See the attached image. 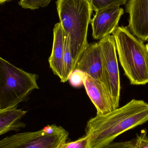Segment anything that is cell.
Returning <instances> with one entry per match:
<instances>
[{
	"mask_svg": "<svg viewBox=\"0 0 148 148\" xmlns=\"http://www.w3.org/2000/svg\"><path fill=\"white\" fill-rule=\"evenodd\" d=\"M148 121V103L133 99L123 107L90 119L85 133L88 148H102L117 136Z\"/></svg>",
	"mask_w": 148,
	"mask_h": 148,
	"instance_id": "6da1fadb",
	"label": "cell"
},
{
	"mask_svg": "<svg viewBox=\"0 0 148 148\" xmlns=\"http://www.w3.org/2000/svg\"><path fill=\"white\" fill-rule=\"evenodd\" d=\"M56 3L60 23L69 38L75 69L88 44V28L93 9L89 0H57Z\"/></svg>",
	"mask_w": 148,
	"mask_h": 148,
	"instance_id": "7a4b0ae2",
	"label": "cell"
},
{
	"mask_svg": "<svg viewBox=\"0 0 148 148\" xmlns=\"http://www.w3.org/2000/svg\"><path fill=\"white\" fill-rule=\"evenodd\" d=\"M120 63L130 83L145 85L148 83V50L127 27H118L112 33Z\"/></svg>",
	"mask_w": 148,
	"mask_h": 148,
	"instance_id": "3957f363",
	"label": "cell"
},
{
	"mask_svg": "<svg viewBox=\"0 0 148 148\" xmlns=\"http://www.w3.org/2000/svg\"><path fill=\"white\" fill-rule=\"evenodd\" d=\"M39 76L15 66L0 56V110L17 108L39 89Z\"/></svg>",
	"mask_w": 148,
	"mask_h": 148,
	"instance_id": "277c9868",
	"label": "cell"
},
{
	"mask_svg": "<svg viewBox=\"0 0 148 148\" xmlns=\"http://www.w3.org/2000/svg\"><path fill=\"white\" fill-rule=\"evenodd\" d=\"M69 135L61 126L48 125L39 131L7 136L0 140V148H61Z\"/></svg>",
	"mask_w": 148,
	"mask_h": 148,
	"instance_id": "5b68a950",
	"label": "cell"
},
{
	"mask_svg": "<svg viewBox=\"0 0 148 148\" xmlns=\"http://www.w3.org/2000/svg\"><path fill=\"white\" fill-rule=\"evenodd\" d=\"M99 42L102 53L103 84L114 110L119 108L121 89L115 42L113 36L110 35L101 39Z\"/></svg>",
	"mask_w": 148,
	"mask_h": 148,
	"instance_id": "8992f818",
	"label": "cell"
},
{
	"mask_svg": "<svg viewBox=\"0 0 148 148\" xmlns=\"http://www.w3.org/2000/svg\"><path fill=\"white\" fill-rule=\"evenodd\" d=\"M123 13V9L118 6H110L97 11L90 22L93 38L100 40L112 34L118 27Z\"/></svg>",
	"mask_w": 148,
	"mask_h": 148,
	"instance_id": "52a82bcc",
	"label": "cell"
},
{
	"mask_svg": "<svg viewBox=\"0 0 148 148\" xmlns=\"http://www.w3.org/2000/svg\"><path fill=\"white\" fill-rule=\"evenodd\" d=\"M126 11L129 14L128 28L142 41L148 38V0H129Z\"/></svg>",
	"mask_w": 148,
	"mask_h": 148,
	"instance_id": "ba28073f",
	"label": "cell"
},
{
	"mask_svg": "<svg viewBox=\"0 0 148 148\" xmlns=\"http://www.w3.org/2000/svg\"><path fill=\"white\" fill-rule=\"evenodd\" d=\"M75 69L90 75L103 84L102 53L99 42L88 44Z\"/></svg>",
	"mask_w": 148,
	"mask_h": 148,
	"instance_id": "9c48e42d",
	"label": "cell"
},
{
	"mask_svg": "<svg viewBox=\"0 0 148 148\" xmlns=\"http://www.w3.org/2000/svg\"><path fill=\"white\" fill-rule=\"evenodd\" d=\"M84 85L87 95L97 110V115H103L114 110L108 91L103 84L86 74Z\"/></svg>",
	"mask_w": 148,
	"mask_h": 148,
	"instance_id": "30bf717a",
	"label": "cell"
},
{
	"mask_svg": "<svg viewBox=\"0 0 148 148\" xmlns=\"http://www.w3.org/2000/svg\"><path fill=\"white\" fill-rule=\"evenodd\" d=\"M66 35L60 23H56L53 28V41L51 56L49 59L50 68L60 79L62 77L63 57Z\"/></svg>",
	"mask_w": 148,
	"mask_h": 148,
	"instance_id": "8fae6325",
	"label": "cell"
},
{
	"mask_svg": "<svg viewBox=\"0 0 148 148\" xmlns=\"http://www.w3.org/2000/svg\"><path fill=\"white\" fill-rule=\"evenodd\" d=\"M27 113V111L17 108L0 110V136L25 127V123L21 121Z\"/></svg>",
	"mask_w": 148,
	"mask_h": 148,
	"instance_id": "7c38bea8",
	"label": "cell"
},
{
	"mask_svg": "<svg viewBox=\"0 0 148 148\" xmlns=\"http://www.w3.org/2000/svg\"><path fill=\"white\" fill-rule=\"evenodd\" d=\"M75 69L74 60L70 49L69 38L66 36L65 41V51L63 57V73L61 79L62 82L65 83L68 81L71 73Z\"/></svg>",
	"mask_w": 148,
	"mask_h": 148,
	"instance_id": "4fadbf2b",
	"label": "cell"
},
{
	"mask_svg": "<svg viewBox=\"0 0 148 148\" xmlns=\"http://www.w3.org/2000/svg\"><path fill=\"white\" fill-rule=\"evenodd\" d=\"M93 10L96 12L99 10L110 7L123 5L127 0H89Z\"/></svg>",
	"mask_w": 148,
	"mask_h": 148,
	"instance_id": "5bb4252c",
	"label": "cell"
},
{
	"mask_svg": "<svg viewBox=\"0 0 148 148\" xmlns=\"http://www.w3.org/2000/svg\"><path fill=\"white\" fill-rule=\"evenodd\" d=\"M52 0H21L20 6L24 9L34 10L47 7Z\"/></svg>",
	"mask_w": 148,
	"mask_h": 148,
	"instance_id": "9a60e30c",
	"label": "cell"
},
{
	"mask_svg": "<svg viewBox=\"0 0 148 148\" xmlns=\"http://www.w3.org/2000/svg\"><path fill=\"white\" fill-rule=\"evenodd\" d=\"M86 74L78 69H74L69 77L70 84L74 87H80L84 85Z\"/></svg>",
	"mask_w": 148,
	"mask_h": 148,
	"instance_id": "2e32d148",
	"label": "cell"
},
{
	"mask_svg": "<svg viewBox=\"0 0 148 148\" xmlns=\"http://www.w3.org/2000/svg\"><path fill=\"white\" fill-rule=\"evenodd\" d=\"M88 138L85 135L75 141L64 143L61 148H88Z\"/></svg>",
	"mask_w": 148,
	"mask_h": 148,
	"instance_id": "e0dca14e",
	"label": "cell"
},
{
	"mask_svg": "<svg viewBox=\"0 0 148 148\" xmlns=\"http://www.w3.org/2000/svg\"><path fill=\"white\" fill-rule=\"evenodd\" d=\"M133 148H148V138L146 130H143L136 135Z\"/></svg>",
	"mask_w": 148,
	"mask_h": 148,
	"instance_id": "ac0fdd59",
	"label": "cell"
},
{
	"mask_svg": "<svg viewBox=\"0 0 148 148\" xmlns=\"http://www.w3.org/2000/svg\"><path fill=\"white\" fill-rule=\"evenodd\" d=\"M135 138L129 141L119 142H112L102 148H133Z\"/></svg>",
	"mask_w": 148,
	"mask_h": 148,
	"instance_id": "d6986e66",
	"label": "cell"
},
{
	"mask_svg": "<svg viewBox=\"0 0 148 148\" xmlns=\"http://www.w3.org/2000/svg\"><path fill=\"white\" fill-rule=\"evenodd\" d=\"M10 1V0H0V4L1 3H3L7 1Z\"/></svg>",
	"mask_w": 148,
	"mask_h": 148,
	"instance_id": "ffe728a7",
	"label": "cell"
},
{
	"mask_svg": "<svg viewBox=\"0 0 148 148\" xmlns=\"http://www.w3.org/2000/svg\"><path fill=\"white\" fill-rule=\"evenodd\" d=\"M146 46H147V48L148 50V43H147V44H146Z\"/></svg>",
	"mask_w": 148,
	"mask_h": 148,
	"instance_id": "44dd1931",
	"label": "cell"
},
{
	"mask_svg": "<svg viewBox=\"0 0 148 148\" xmlns=\"http://www.w3.org/2000/svg\"><path fill=\"white\" fill-rule=\"evenodd\" d=\"M147 41H148V38L147 39Z\"/></svg>",
	"mask_w": 148,
	"mask_h": 148,
	"instance_id": "7402d4cb",
	"label": "cell"
}]
</instances>
